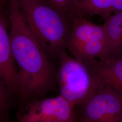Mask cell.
Listing matches in <instances>:
<instances>
[{
  "label": "cell",
  "instance_id": "4fadbf2b",
  "mask_svg": "<svg viewBox=\"0 0 122 122\" xmlns=\"http://www.w3.org/2000/svg\"><path fill=\"white\" fill-rule=\"evenodd\" d=\"M9 0H0V9H2L5 5L7 4Z\"/></svg>",
  "mask_w": 122,
  "mask_h": 122
},
{
  "label": "cell",
  "instance_id": "9c48e42d",
  "mask_svg": "<svg viewBox=\"0 0 122 122\" xmlns=\"http://www.w3.org/2000/svg\"><path fill=\"white\" fill-rule=\"evenodd\" d=\"M115 0H77L76 15L85 16L98 15L104 20L113 14Z\"/></svg>",
  "mask_w": 122,
  "mask_h": 122
},
{
  "label": "cell",
  "instance_id": "ba28073f",
  "mask_svg": "<svg viewBox=\"0 0 122 122\" xmlns=\"http://www.w3.org/2000/svg\"><path fill=\"white\" fill-rule=\"evenodd\" d=\"M86 63L102 85L113 88L122 95V54L113 53L103 59Z\"/></svg>",
  "mask_w": 122,
  "mask_h": 122
},
{
  "label": "cell",
  "instance_id": "6da1fadb",
  "mask_svg": "<svg viewBox=\"0 0 122 122\" xmlns=\"http://www.w3.org/2000/svg\"><path fill=\"white\" fill-rule=\"evenodd\" d=\"M7 5L10 42L19 68L20 95L25 100L49 91L54 82L55 71L52 60L23 17L18 0H9Z\"/></svg>",
  "mask_w": 122,
  "mask_h": 122
},
{
  "label": "cell",
  "instance_id": "7c38bea8",
  "mask_svg": "<svg viewBox=\"0 0 122 122\" xmlns=\"http://www.w3.org/2000/svg\"><path fill=\"white\" fill-rule=\"evenodd\" d=\"M10 92L2 80H0V111L1 118L5 116L10 107Z\"/></svg>",
  "mask_w": 122,
  "mask_h": 122
},
{
  "label": "cell",
  "instance_id": "30bf717a",
  "mask_svg": "<svg viewBox=\"0 0 122 122\" xmlns=\"http://www.w3.org/2000/svg\"><path fill=\"white\" fill-rule=\"evenodd\" d=\"M105 20L103 25L109 48L108 56L116 52L122 44V12L112 15Z\"/></svg>",
  "mask_w": 122,
  "mask_h": 122
},
{
  "label": "cell",
  "instance_id": "2e32d148",
  "mask_svg": "<svg viewBox=\"0 0 122 122\" xmlns=\"http://www.w3.org/2000/svg\"><path fill=\"white\" fill-rule=\"evenodd\" d=\"M80 122H84V121H82V120H81V121H80Z\"/></svg>",
  "mask_w": 122,
  "mask_h": 122
},
{
  "label": "cell",
  "instance_id": "9a60e30c",
  "mask_svg": "<svg viewBox=\"0 0 122 122\" xmlns=\"http://www.w3.org/2000/svg\"><path fill=\"white\" fill-rule=\"evenodd\" d=\"M75 122V121H69V122H66V121H50V122Z\"/></svg>",
  "mask_w": 122,
  "mask_h": 122
},
{
  "label": "cell",
  "instance_id": "5bb4252c",
  "mask_svg": "<svg viewBox=\"0 0 122 122\" xmlns=\"http://www.w3.org/2000/svg\"><path fill=\"white\" fill-rule=\"evenodd\" d=\"M115 52H119V53H122V45L120 47V48H119L118 50H117Z\"/></svg>",
  "mask_w": 122,
  "mask_h": 122
},
{
  "label": "cell",
  "instance_id": "7a4b0ae2",
  "mask_svg": "<svg viewBox=\"0 0 122 122\" xmlns=\"http://www.w3.org/2000/svg\"><path fill=\"white\" fill-rule=\"evenodd\" d=\"M23 17L52 60L66 50L71 19L45 0H18Z\"/></svg>",
  "mask_w": 122,
  "mask_h": 122
},
{
  "label": "cell",
  "instance_id": "277c9868",
  "mask_svg": "<svg viewBox=\"0 0 122 122\" xmlns=\"http://www.w3.org/2000/svg\"><path fill=\"white\" fill-rule=\"evenodd\" d=\"M108 44L103 25H96L82 15L71 18L66 49L75 58L82 62L102 58L108 52Z\"/></svg>",
  "mask_w": 122,
  "mask_h": 122
},
{
  "label": "cell",
  "instance_id": "5b68a950",
  "mask_svg": "<svg viewBox=\"0 0 122 122\" xmlns=\"http://www.w3.org/2000/svg\"><path fill=\"white\" fill-rule=\"evenodd\" d=\"M80 106L81 120L86 122H121L122 95L101 85Z\"/></svg>",
  "mask_w": 122,
  "mask_h": 122
},
{
  "label": "cell",
  "instance_id": "3957f363",
  "mask_svg": "<svg viewBox=\"0 0 122 122\" xmlns=\"http://www.w3.org/2000/svg\"><path fill=\"white\" fill-rule=\"evenodd\" d=\"M57 74L60 95L75 107L82 104L102 84L87 64L66 52L59 57Z\"/></svg>",
  "mask_w": 122,
  "mask_h": 122
},
{
  "label": "cell",
  "instance_id": "8fae6325",
  "mask_svg": "<svg viewBox=\"0 0 122 122\" xmlns=\"http://www.w3.org/2000/svg\"><path fill=\"white\" fill-rule=\"evenodd\" d=\"M70 18L76 15L77 0H45Z\"/></svg>",
  "mask_w": 122,
  "mask_h": 122
},
{
  "label": "cell",
  "instance_id": "e0dca14e",
  "mask_svg": "<svg viewBox=\"0 0 122 122\" xmlns=\"http://www.w3.org/2000/svg\"><path fill=\"white\" fill-rule=\"evenodd\" d=\"M121 12H122V11H121ZM122 44H121V46H120V47H121V46H122ZM120 47H119V48H120ZM119 48H118V49H119Z\"/></svg>",
  "mask_w": 122,
  "mask_h": 122
},
{
  "label": "cell",
  "instance_id": "8992f818",
  "mask_svg": "<svg viewBox=\"0 0 122 122\" xmlns=\"http://www.w3.org/2000/svg\"><path fill=\"white\" fill-rule=\"evenodd\" d=\"M75 106L60 95L31 104L18 122L75 121Z\"/></svg>",
  "mask_w": 122,
  "mask_h": 122
},
{
  "label": "cell",
  "instance_id": "ac0fdd59",
  "mask_svg": "<svg viewBox=\"0 0 122 122\" xmlns=\"http://www.w3.org/2000/svg\"><path fill=\"white\" fill-rule=\"evenodd\" d=\"M121 122H122V121H121Z\"/></svg>",
  "mask_w": 122,
  "mask_h": 122
},
{
  "label": "cell",
  "instance_id": "52a82bcc",
  "mask_svg": "<svg viewBox=\"0 0 122 122\" xmlns=\"http://www.w3.org/2000/svg\"><path fill=\"white\" fill-rule=\"evenodd\" d=\"M7 13L2 10L0 15V76L12 94H20L19 71L14 56L8 32Z\"/></svg>",
  "mask_w": 122,
  "mask_h": 122
}]
</instances>
